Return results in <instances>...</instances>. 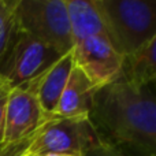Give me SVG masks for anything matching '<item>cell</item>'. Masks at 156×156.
Here are the masks:
<instances>
[{"label":"cell","instance_id":"e0dca14e","mask_svg":"<svg viewBox=\"0 0 156 156\" xmlns=\"http://www.w3.org/2000/svg\"><path fill=\"white\" fill-rule=\"evenodd\" d=\"M26 156H30V155H26Z\"/></svg>","mask_w":156,"mask_h":156},{"label":"cell","instance_id":"277c9868","mask_svg":"<svg viewBox=\"0 0 156 156\" xmlns=\"http://www.w3.org/2000/svg\"><path fill=\"white\" fill-rule=\"evenodd\" d=\"M100 137L88 118L54 116L36 132L27 155L49 154L82 155L88 148L100 143Z\"/></svg>","mask_w":156,"mask_h":156},{"label":"cell","instance_id":"9a60e30c","mask_svg":"<svg viewBox=\"0 0 156 156\" xmlns=\"http://www.w3.org/2000/svg\"><path fill=\"white\" fill-rule=\"evenodd\" d=\"M11 89L0 81V147L4 144V129H5V112H7V101Z\"/></svg>","mask_w":156,"mask_h":156},{"label":"cell","instance_id":"ba28073f","mask_svg":"<svg viewBox=\"0 0 156 156\" xmlns=\"http://www.w3.org/2000/svg\"><path fill=\"white\" fill-rule=\"evenodd\" d=\"M74 67L73 49L65 54L55 65H52L40 77L33 80L32 82L21 86L27 89L36 96L43 111L48 116H55V110L59 103L60 94L65 89L67 80ZM19 88V86H18Z\"/></svg>","mask_w":156,"mask_h":156},{"label":"cell","instance_id":"6da1fadb","mask_svg":"<svg viewBox=\"0 0 156 156\" xmlns=\"http://www.w3.org/2000/svg\"><path fill=\"white\" fill-rule=\"evenodd\" d=\"M89 122L100 140L129 156H156V101L151 86L122 80L97 88Z\"/></svg>","mask_w":156,"mask_h":156},{"label":"cell","instance_id":"4fadbf2b","mask_svg":"<svg viewBox=\"0 0 156 156\" xmlns=\"http://www.w3.org/2000/svg\"><path fill=\"white\" fill-rule=\"evenodd\" d=\"M34 134L29 136V137L23 138V140L15 141V143L3 144L0 147V156H26Z\"/></svg>","mask_w":156,"mask_h":156},{"label":"cell","instance_id":"3957f363","mask_svg":"<svg viewBox=\"0 0 156 156\" xmlns=\"http://www.w3.org/2000/svg\"><path fill=\"white\" fill-rule=\"evenodd\" d=\"M14 18L22 32L63 54L73 49L74 41L65 0H18Z\"/></svg>","mask_w":156,"mask_h":156},{"label":"cell","instance_id":"5bb4252c","mask_svg":"<svg viewBox=\"0 0 156 156\" xmlns=\"http://www.w3.org/2000/svg\"><path fill=\"white\" fill-rule=\"evenodd\" d=\"M82 156H129V155L125 154L118 147L111 145V144L105 143V141H100L96 145L86 149L82 154Z\"/></svg>","mask_w":156,"mask_h":156},{"label":"cell","instance_id":"2e32d148","mask_svg":"<svg viewBox=\"0 0 156 156\" xmlns=\"http://www.w3.org/2000/svg\"><path fill=\"white\" fill-rule=\"evenodd\" d=\"M44 156H82V155H73V154H49Z\"/></svg>","mask_w":156,"mask_h":156},{"label":"cell","instance_id":"30bf717a","mask_svg":"<svg viewBox=\"0 0 156 156\" xmlns=\"http://www.w3.org/2000/svg\"><path fill=\"white\" fill-rule=\"evenodd\" d=\"M119 80L137 88L151 86L156 80V37L147 41L134 52L122 56Z\"/></svg>","mask_w":156,"mask_h":156},{"label":"cell","instance_id":"8992f818","mask_svg":"<svg viewBox=\"0 0 156 156\" xmlns=\"http://www.w3.org/2000/svg\"><path fill=\"white\" fill-rule=\"evenodd\" d=\"M74 65L96 88L118 81L122 56L114 49L104 34H94L78 41L73 47Z\"/></svg>","mask_w":156,"mask_h":156},{"label":"cell","instance_id":"9c48e42d","mask_svg":"<svg viewBox=\"0 0 156 156\" xmlns=\"http://www.w3.org/2000/svg\"><path fill=\"white\" fill-rule=\"evenodd\" d=\"M96 86L74 65L55 110L59 118H88Z\"/></svg>","mask_w":156,"mask_h":156},{"label":"cell","instance_id":"7c38bea8","mask_svg":"<svg viewBox=\"0 0 156 156\" xmlns=\"http://www.w3.org/2000/svg\"><path fill=\"white\" fill-rule=\"evenodd\" d=\"M18 0H0V81L8 71L21 29L14 18Z\"/></svg>","mask_w":156,"mask_h":156},{"label":"cell","instance_id":"5b68a950","mask_svg":"<svg viewBox=\"0 0 156 156\" xmlns=\"http://www.w3.org/2000/svg\"><path fill=\"white\" fill-rule=\"evenodd\" d=\"M63 55L55 47L21 30L3 82L10 89L26 85L55 65Z\"/></svg>","mask_w":156,"mask_h":156},{"label":"cell","instance_id":"8fae6325","mask_svg":"<svg viewBox=\"0 0 156 156\" xmlns=\"http://www.w3.org/2000/svg\"><path fill=\"white\" fill-rule=\"evenodd\" d=\"M74 44L89 36L104 34L96 0H65Z\"/></svg>","mask_w":156,"mask_h":156},{"label":"cell","instance_id":"52a82bcc","mask_svg":"<svg viewBox=\"0 0 156 156\" xmlns=\"http://www.w3.org/2000/svg\"><path fill=\"white\" fill-rule=\"evenodd\" d=\"M51 118L54 116L44 112L32 92L21 86L11 89L5 112L4 144L15 143L34 134Z\"/></svg>","mask_w":156,"mask_h":156},{"label":"cell","instance_id":"7a4b0ae2","mask_svg":"<svg viewBox=\"0 0 156 156\" xmlns=\"http://www.w3.org/2000/svg\"><path fill=\"white\" fill-rule=\"evenodd\" d=\"M104 36L121 56L156 37V0H96Z\"/></svg>","mask_w":156,"mask_h":156}]
</instances>
